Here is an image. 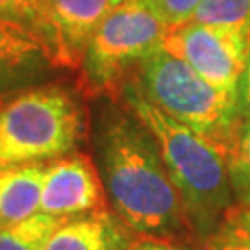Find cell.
<instances>
[{"label":"cell","instance_id":"obj_1","mask_svg":"<svg viewBox=\"0 0 250 250\" xmlns=\"http://www.w3.org/2000/svg\"><path fill=\"white\" fill-rule=\"evenodd\" d=\"M99 150L109 200L132 232L167 239L189 224L160 146L137 117L111 115L104 121Z\"/></svg>","mask_w":250,"mask_h":250},{"label":"cell","instance_id":"obj_2","mask_svg":"<svg viewBox=\"0 0 250 250\" xmlns=\"http://www.w3.org/2000/svg\"><path fill=\"white\" fill-rule=\"evenodd\" d=\"M125 100L160 146L165 167L182 197L188 223L200 233L221 228L233 198L226 150L161 111L132 83L125 87Z\"/></svg>","mask_w":250,"mask_h":250},{"label":"cell","instance_id":"obj_3","mask_svg":"<svg viewBox=\"0 0 250 250\" xmlns=\"http://www.w3.org/2000/svg\"><path fill=\"white\" fill-rule=\"evenodd\" d=\"M132 85L161 111L209 137L228 154L243 125L239 91L209 83L161 46L137 65Z\"/></svg>","mask_w":250,"mask_h":250},{"label":"cell","instance_id":"obj_4","mask_svg":"<svg viewBox=\"0 0 250 250\" xmlns=\"http://www.w3.org/2000/svg\"><path fill=\"white\" fill-rule=\"evenodd\" d=\"M83 135L78 100L62 87H30L0 106V170L69 156Z\"/></svg>","mask_w":250,"mask_h":250},{"label":"cell","instance_id":"obj_5","mask_svg":"<svg viewBox=\"0 0 250 250\" xmlns=\"http://www.w3.org/2000/svg\"><path fill=\"white\" fill-rule=\"evenodd\" d=\"M169 32L148 0H125L99 26L85 50L82 69L95 91L111 87L134 63L158 50Z\"/></svg>","mask_w":250,"mask_h":250},{"label":"cell","instance_id":"obj_6","mask_svg":"<svg viewBox=\"0 0 250 250\" xmlns=\"http://www.w3.org/2000/svg\"><path fill=\"white\" fill-rule=\"evenodd\" d=\"M161 48L186 62L209 83L221 89L239 91L250 39L232 30L189 21L186 24L169 28Z\"/></svg>","mask_w":250,"mask_h":250},{"label":"cell","instance_id":"obj_7","mask_svg":"<svg viewBox=\"0 0 250 250\" xmlns=\"http://www.w3.org/2000/svg\"><path fill=\"white\" fill-rule=\"evenodd\" d=\"M125 0H41L37 32L56 67L76 69L95 32Z\"/></svg>","mask_w":250,"mask_h":250},{"label":"cell","instance_id":"obj_8","mask_svg":"<svg viewBox=\"0 0 250 250\" xmlns=\"http://www.w3.org/2000/svg\"><path fill=\"white\" fill-rule=\"evenodd\" d=\"M102 184L93 161L82 154L46 163L39 213L62 221L100 209Z\"/></svg>","mask_w":250,"mask_h":250},{"label":"cell","instance_id":"obj_9","mask_svg":"<svg viewBox=\"0 0 250 250\" xmlns=\"http://www.w3.org/2000/svg\"><path fill=\"white\" fill-rule=\"evenodd\" d=\"M52 67L50 50L36 28L0 17V97L26 91Z\"/></svg>","mask_w":250,"mask_h":250},{"label":"cell","instance_id":"obj_10","mask_svg":"<svg viewBox=\"0 0 250 250\" xmlns=\"http://www.w3.org/2000/svg\"><path fill=\"white\" fill-rule=\"evenodd\" d=\"M130 228L109 211L63 221L46 241L45 250H126L132 243Z\"/></svg>","mask_w":250,"mask_h":250},{"label":"cell","instance_id":"obj_11","mask_svg":"<svg viewBox=\"0 0 250 250\" xmlns=\"http://www.w3.org/2000/svg\"><path fill=\"white\" fill-rule=\"evenodd\" d=\"M46 163H30L0 170V228L39 213Z\"/></svg>","mask_w":250,"mask_h":250},{"label":"cell","instance_id":"obj_12","mask_svg":"<svg viewBox=\"0 0 250 250\" xmlns=\"http://www.w3.org/2000/svg\"><path fill=\"white\" fill-rule=\"evenodd\" d=\"M45 213H36L26 221L0 228V250H45L48 237L62 224Z\"/></svg>","mask_w":250,"mask_h":250},{"label":"cell","instance_id":"obj_13","mask_svg":"<svg viewBox=\"0 0 250 250\" xmlns=\"http://www.w3.org/2000/svg\"><path fill=\"white\" fill-rule=\"evenodd\" d=\"M191 22L232 30L250 39V0H204Z\"/></svg>","mask_w":250,"mask_h":250},{"label":"cell","instance_id":"obj_14","mask_svg":"<svg viewBox=\"0 0 250 250\" xmlns=\"http://www.w3.org/2000/svg\"><path fill=\"white\" fill-rule=\"evenodd\" d=\"M228 174L233 198L241 208H250V119H243L228 148Z\"/></svg>","mask_w":250,"mask_h":250},{"label":"cell","instance_id":"obj_15","mask_svg":"<svg viewBox=\"0 0 250 250\" xmlns=\"http://www.w3.org/2000/svg\"><path fill=\"white\" fill-rule=\"evenodd\" d=\"M169 28L189 22L204 0H148Z\"/></svg>","mask_w":250,"mask_h":250},{"label":"cell","instance_id":"obj_16","mask_svg":"<svg viewBox=\"0 0 250 250\" xmlns=\"http://www.w3.org/2000/svg\"><path fill=\"white\" fill-rule=\"evenodd\" d=\"M41 0H0V17L13 19L37 30Z\"/></svg>","mask_w":250,"mask_h":250},{"label":"cell","instance_id":"obj_17","mask_svg":"<svg viewBox=\"0 0 250 250\" xmlns=\"http://www.w3.org/2000/svg\"><path fill=\"white\" fill-rule=\"evenodd\" d=\"M219 232L250 241V208H232L224 217Z\"/></svg>","mask_w":250,"mask_h":250},{"label":"cell","instance_id":"obj_18","mask_svg":"<svg viewBox=\"0 0 250 250\" xmlns=\"http://www.w3.org/2000/svg\"><path fill=\"white\" fill-rule=\"evenodd\" d=\"M239 106H241L243 119H250V50L247 58V67L239 82Z\"/></svg>","mask_w":250,"mask_h":250},{"label":"cell","instance_id":"obj_19","mask_svg":"<svg viewBox=\"0 0 250 250\" xmlns=\"http://www.w3.org/2000/svg\"><path fill=\"white\" fill-rule=\"evenodd\" d=\"M213 250H250V241L230 235V233L219 232L213 241Z\"/></svg>","mask_w":250,"mask_h":250},{"label":"cell","instance_id":"obj_20","mask_svg":"<svg viewBox=\"0 0 250 250\" xmlns=\"http://www.w3.org/2000/svg\"><path fill=\"white\" fill-rule=\"evenodd\" d=\"M126 250H176L170 243L160 237H141L137 241H132Z\"/></svg>","mask_w":250,"mask_h":250},{"label":"cell","instance_id":"obj_21","mask_svg":"<svg viewBox=\"0 0 250 250\" xmlns=\"http://www.w3.org/2000/svg\"><path fill=\"white\" fill-rule=\"evenodd\" d=\"M0 106H2V97H0Z\"/></svg>","mask_w":250,"mask_h":250}]
</instances>
